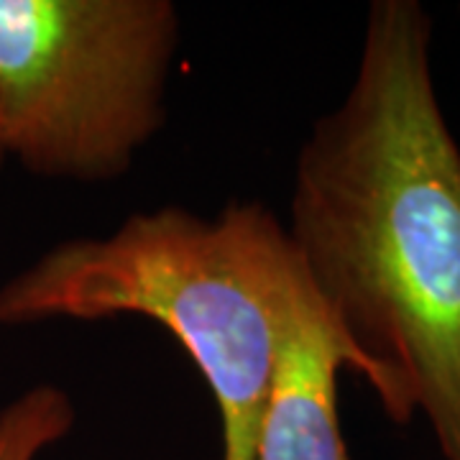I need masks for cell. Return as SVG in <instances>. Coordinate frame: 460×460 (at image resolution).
I'll use <instances>...</instances> for the list:
<instances>
[{
	"instance_id": "3",
	"label": "cell",
	"mask_w": 460,
	"mask_h": 460,
	"mask_svg": "<svg viewBox=\"0 0 460 460\" xmlns=\"http://www.w3.org/2000/svg\"><path fill=\"white\" fill-rule=\"evenodd\" d=\"M169 0H0V144L36 177L105 181L164 123Z\"/></svg>"
},
{
	"instance_id": "4",
	"label": "cell",
	"mask_w": 460,
	"mask_h": 460,
	"mask_svg": "<svg viewBox=\"0 0 460 460\" xmlns=\"http://www.w3.org/2000/svg\"><path fill=\"white\" fill-rule=\"evenodd\" d=\"M353 361L302 277L253 460H350L338 417V371Z\"/></svg>"
},
{
	"instance_id": "5",
	"label": "cell",
	"mask_w": 460,
	"mask_h": 460,
	"mask_svg": "<svg viewBox=\"0 0 460 460\" xmlns=\"http://www.w3.org/2000/svg\"><path fill=\"white\" fill-rule=\"evenodd\" d=\"M75 425V404L66 392L39 384L0 411V460H39L65 440Z\"/></svg>"
},
{
	"instance_id": "1",
	"label": "cell",
	"mask_w": 460,
	"mask_h": 460,
	"mask_svg": "<svg viewBox=\"0 0 460 460\" xmlns=\"http://www.w3.org/2000/svg\"><path fill=\"white\" fill-rule=\"evenodd\" d=\"M417 0L368 8L343 102L299 148L287 241L394 425L420 411L460 460V146Z\"/></svg>"
},
{
	"instance_id": "6",
	"label": "cell",
	"mask_w": 460,
	"mask_h": 460,
	"mask_svg": "<svg viewBox=\"0 0 460 460\" xmlns=\"http://www.w3.org/2000/svg\"><path fill=\"white\" fill-rule=\"evenodd\" d=\"M3 162H5V151H3V144H0V166H3Z\"/></svg>"
},
{
	"instance_id": "2",
	"label": "cell",
	"mask_w": 460,
	"mask_h": 460,
	"mask_svg": "<svg viewBox=\"0 0 460 460\" xmlns=\"http://www.w3.org/2000/svg\"><path fill=\"white\" fill-rule=\"evenodd\" d=\"M299 287L284 223L259 202L215 217L162 208L39 256L0 287V325L120 314L159 323L213 392L223 460H253Z\"/></svg>"
}]
</instances>
